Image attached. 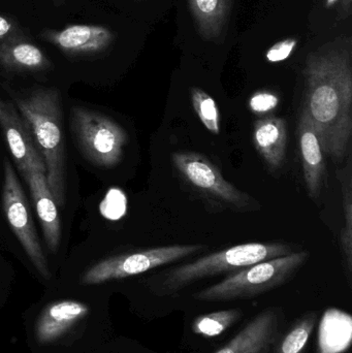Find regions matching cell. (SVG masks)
Here are the masks:
<instances>
[{
    "label": "cell",
    "instance_id": "obj_1",
    "mask_svg": "<svg viewBox=\"0 0 352 353\" xmlns=\"http://www.w3.org/2000/svg\"><path fill=\"white\" fill-rule=\"evenodd\" d=\"M307 112L318 130L322 150L334 161L346 157L352 136V68L344 50L309 55L306 62Z\"/></svg>",
    "mask_w": 352,
    "mask_h": 353
},
{
    "label": "cell",
    "instance_id": "obj_2",
    "mask_svg": "<svg viewBox=\"0 0 352 353\" xmlns=\"http://www.w3.org/2000/svg\"><path fill=\"white\" fill-rule=\"evenodd\" d=\"M19 112L32 130L45 165L52 195L60 207L65 201V153L62 126L61 94L57 89H37L17 97Z\"/></svg>",
    "mask_w": 352,
    "mask_h": 353
},
{
    "label": "cell",
    "instance_id": "obj_3",
    "mask_svg": "<svg viewBox=\"0 0 352 353\" xmlns=\"http://www.w3.org/2000/svg\"><path fill=\"white\" fill-rule=\"evenodd\" d=\"M293 252L289 245L279 242L237 245L167 272L158 284V294L163 296L174 294L200 280L220 274L236 273L249 265Z\"/></svg>",
    "mask_w": 352,
    "mask_h": 353
},
{
    "label": "cell",
    "instance_id": "obj_4",
    "mask_svg": "<svg viewBox=\"0 0 352 353\" xmlns=\"http://www.w3.org/2000/svg\"><path fill=\"white\" fill-rule=\"evenodd\" d=\"M309 259L307 251L293 252L249 265L231 274L222 281L194 294L202 302L247 300L280 288L293 279Z\"/></svg>",
    "mask_w": 352,
    "mask_h": 353
},
{
    "label": "cell",
    "instance_id": "obj_5",
    "mask_svg": "<svg viewBox=\"0 0 352 353\" xmlns=\"http://www.w3.org/2000/svg\"><path fill=\"white\" fill-rule=\"evenodd\" d=\"M72 128L81 150L89 161L103 168L117 165L128 137L112 118L86 108L72 109Z\"/></svg>",
    "mask_w": 352,
    "mask_h": 353
},
{
    "label": "cell",
    "instance_id": "obj_6",
    "mask_svg": "<svg viewBox=\"0 0 352 353\" xmlns=\"http://www.w3.org/2000/svg\"><path fill=\"white\" fill-rule=\"evenodd\" d=\"M205 249L206 246L202 244L171 245L111 257L93 265L85 274L82 281L84 284H99L140 275L181 261Z\"/></svg>",
    "mask_w": 352,
    "mask_h": 353
},
{
    "label": "cell",
    "instance_id": "obj_7",
    "mask_svg": "<svg viewBox=\"0 0 352 353\" xmlns=\"http://www.w3.org/2000/svg\"><path fill=\"white\" fill-rule=\"evenodd\" d=\"M172 159L181 176L207 196L242 211L252 209L253 203H256L247 193L227 182L218 168L204 155L194 152H176Z\"/></svg>",
    "mask_w": 352,
    "mask_h": 353
},
{
    "label": "cell",
    "instance_id": "obj_8",
    "mask_svg": "<svg viewBox=\"0 0 352 353\" xmlns=\"http://www.w3.org/2000/svg\"><path fill=\"white\" fill-rule=\"evenodd\" d=\"M3 209L6 219L25 252L43 276L49 275L47 261L29 211L20 181L10 161L4 163Z\"/></svg>",
    "mask_w": 352,
    "mask_h": 353
},
{
    "label": "cell",
    "instance_id": "obj_9",
    "mask_svg": "<svg viewBox=\"0 0 352 353\" xmlns=\"http://www.w3.org/2000/svg\"><path fill=\"white\" fill-rule=\"evenodd\" d=\"M0 126L22 175L30 170L45 174V165L30 125L12 103L0 99Z\"/></svg>",
    "mask_w": 352,
    "mask_h": 353
},
{
    "label": "cell",
    "instance_id": "obj_10",
    "mask_svg": "<svg viewBox=\"0 0 352 353\" xmlns=\"http://www.w3.org/2000/svg\"><path fill=\"white\" fill-rule=\"evenodd\" d=\"M283 321L280 308L266 309L215 353H270L282 334Z\"/></svg>",
    "mask_w": 352,
    "mask_h": 353
},
{
    "label": "cell",
    "instance_id": "obj_11",
    "mask_svg": "<svg viewBox=\"0 0 352 353\" xmlns=\"http://www.w3.org/2000/svg\"><path fill=\"white\" fill-rule=\"evenodd\" d=\"M41 37L72 56L103 53L114 41L111 30L97 25H72L61 30H45Z\"/></svg>",
    "mask_w": 352,
    "mask_h": 353
},
{
    "label": "cell",
    "instance_id": "obj_12",
    "mask_svg": "<svg viewBox=\"0 0 352 353\" xmlns=\"http://www.w3.org/2000/svg\"><path fill=\"white\" fill-rule=\"evenodd\" d=\"M23 176L30 189L37 216L43 228L45 244L51 252L56 253L61 242V221L58 214L57 203L48 185L47 176L43 172L30 170Z\"/></svg>",
    "mask_w": 352,
    "mask_h": 353
},
{
    "label": "cell",
    "instance_id": "obj_13",
    "mask_svg": "<svg viewBox=\"0 0 352 353\" xmlns=\"http://www.w3.org/2000/svg\"><path fill=\"white\" fill-rule=\"evenodd\" d=\"M299 140L306 187L310 197L316 199L322 193L326 165L318 130L304 109L300 116Z\"/></svg>",
    "mask_w": 352,
    "mask_h": 353
},
{
    "label": "cell",
    "instance_id": "obj_14",
    "mask_svg": "<svg viewBox=\"0 0 352 353\" xmlns=\"http://www.w3.org/2000/svg\"><path fill=\"white\" fill-rule=\"evenodd\" d=\"M254 147L271 171H277L284 163L287 147V125L282 118L266 117L254 123Z\"/></svg>",
    "mask_w": 352,
    "mask_h": 353
},
{
    "label": "cell",
    "instance_id": "obj_15",
    "mask_svg": "<svg viewBox=\"0 0 352 353\" xmlns=\"http://www.w3.org/2000/svg\"><path fill=\"white\" fill-rule=\"evenodd\" d=\"M51 62L30 41L14 35L0 43V70L8 72H35L47 70Z\"/></svg>",
    "mask_w": 352,
    "mask_h": 353
},
{
    "label": "cell",
    "instance_id": "obj_16",
    "mask_svg": "<svg viewBox=\"0 0 352 353\" xmlns=\"http://www.w3.org/2000/svg\"><path fill=\"white\" fill-rule=\"evenodd\" d=\"M88 313V307L74 301H62L45 309L37 323V337L50 342L63 335L76 321Z\"/></svg>",
    "mask_w": 352,
    "mask_h": 353
},
{
    "label": "cell",
    "instance_id": "obj_17",
    "mask_svg": "<svg viewBox=\"0 0 352 353\" xmlns=\"http://www.w3.org/2000/svg\"><path fill=\"white\" fill-rule=\"evenodd\" d=\"M352 342L351 314L330 308L322 315L318 331V353H344Z\"/></svg>",
    "mask_w": 352,
    "mask_h": 353
},
{
    "label": "cell",
    "instance_id": "obj_18",
    "mask_svg": "<svg viewBox=\"0 0 352 353\" xmlns=\"http://www.w3.org/2000/svg\"><path fill=\"white\" fill-rule=\"evenodd\" d=\"M231 0H189L196 28L206 41L217 39L231 10Z\"/></svg>",
    "mask_w": 352,
    "mask_h": 353
},
{
    "label": "cell",
    "instance_id": "obj_19",
    "mask_svg": "<svg viewBox=\"0 0 352 353\" xmlns=\"http://www.w3.org/2000/svg\"><path fill=\"white\" fill-rule=\"evenodd\" d=\"M318 314L307 312L281 334L270 353H303L315 327Z\"/></svg>",
    "mask_w": 352,
    "mask_h": 353
},
{
    "label": "cell",
    "instance_id": "obj_20",
    "mask_svg": "<svg viewBox=\"0 0 352 353\" xmlns=\"http://www.w3.org/2000/svg\"><path fill=\"white\" fill-rule=\"evenodd\" d=\"M338 179L342 188L343 205H344V228L341 232V244L344 255L345 270L347 277L351 279L352 273V185L351 165L349 161L346 167L339 170Z\"/></svg>",
    "mask_w": 352,
    "mask_h": 353
},
{
    "label": "cell",
    "instance_id": "obj_21",
    "mask_svg": "<svg viewBox=\"0 0 352 353\" xmlns=\"http://www.w3.org/2000/svg\"><path fill=\"white\" fill-rule=\"evenodd\" d=\"M242 316L239 309L217 311L209 314L200 315L192 323V332L203 337H218L229 327H233Z\"/></svg>",
    "mask_w": 352,
    "mask_h": 353
},
{
    "label": "cell",
    "instance_id": "obj_22",
    "mask_svg": "<svg viewBox=\"0 0 352 353\" xmlns=\"http://www.w3.org/2000/svg\"><path fill=\"white\" fill-rule=\"evenodd\" d=\"M191 101L194 112L203 125L214 134L220 132V113L214 99L202 89H191Z\"/></svg>",
    "mask_w": 352,
    "mask_h": 353
},
{
    "label": "cell",
    "instance_id": "obj_23",
    "mask_svg": "<svg viewBox=\"0 0 352 353\" xmlns=\"http://www.w3.org/2000/svg\"><path fill=\"white\" fill-rule=\"evenodd\" d=\"M279 99L271 92H258L249 101L250 109L256 113H266L278 105Z\"/></svg>",
    "mask_w": 352,
    "mask_h": 353
},
{
    "label": "cell",
    "instance_id": "obj_24",
    "mask_svg": "<svg viewBox=\"0 0 352 353\" xmlns=\"http://www.w3.org/2000/svg\"><path fill=\"white\" fill-rule=\"evenodd\" d=\"M297 43L298 41L296 39H287L279 41L267 52V59L270 62H280L287 59L293 53Z\"/></svg>",
    "mask_w": 352,
    "mask_h": 353
},
{
    "label": "cell",
    "instance_id": "obj_25",
    "mask_svg": "<svg viewBox=\"0 0 352 353\" xmlns=\"http://www.w3.org/2000/svg\"><path fill=\"white\" fill-rule=\"evenodd\" d=\"M17 34H19V32L16 23L10 19L0 16V43Z\"/></svg>",
    "mask_w": 352,
    "mask_h": 353
},
{
    "label": "cell",
    "instance_id": "obj_26",
    "mask_svg": "<svg viewBox=\"0 0 352 353\" xmlns=\"http://www.w3.org/2000/svg\"><path fill=\"white\" fill-rule=\"evenodd\" d=\"M338 1V0H327V6H329V8H331V6H334L336 2Z\"/></svg>",
    "mask_w": 352,
    "mask_h": 353
},
{
    "label": "cell",
    "instance_id": "obj_27",
    "mask_svg": "<svg viewBox=\"0 0 352 353\" xmlns=\"http://www.w3.org/2000/svg\"><path fill=\"white\" fill-rule=\"evenodd\" d=\"M51 1H53L56 6H61V4L63 3L65 0H51Z\"/></svg>",
    "mask_w": 352,
    "mask_h": 353
}]
</instances>
